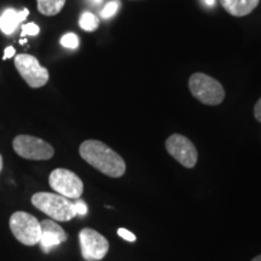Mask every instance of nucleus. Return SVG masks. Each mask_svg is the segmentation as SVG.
<instances>
[{"label": "nucleus", "mask_w": 261, "mask_h": 261, "mask_svg": "<svg viewBox=\"0 0 261 261\" xmlns=\"http://www.w3.org/2000/svg\"><path fill=\"white\" fill-rule=\"evenodd\" d=\"M15 67L29 87L40 89L48 83L50 74L45 67L39 63L37 57L21 54L15 58Z\"/></svg>", "instance_id": "nucleus-6"}, {"label": "nucleus", "mask_w": 261, "mask_h": 261, "mask_svg": "<svg viewBox=\"0 0 261 261\" xmlns=\"http://www.w3.org/2000/svg\"><path fill=\"white\" fill-rule=\"evenodd\" d=\"M3 171V156L0 155V172Z\"/></svg>", "instance_id": "nucleus-24"}, {"label": "nucleus", "mask_w": 261, "mask_h": 261, "mask_svg": "<svg viewBox=\"0 0 261 261\" xmlns=\"http://www.w3.org/2000/svg\"><path fill=\"white\" fill-rule=\"evenodd\" d=\"M74 204H75V211H76V215L84 217V215L87 214L89 208H87L86 203H85L83 200H79V198H77V201L74 202Z\"/></svg>", "instance_id": "nucleus-18"}, {"label": "nucleus", "mask_w": 261, "mask_h": 261, "mask_svg": "<svg viewBox=\"0 0 261 261\" xmlns=\"http://www.w3.org/2000/svg\"><path fill=\"white\" fill-rule=\"evenodd\" d=\"M16 55V50H15V47H12V46H8V47H5V50H4V57H3V60H8V58H11V57H14Z\"/></svg>", "instance_id": "nucleus-21"}, {"label": "nucleus", "mask_w": 261, "mask_h": 261, "mask_svg": "<svg viewBox=\"0 0 261 261\" xmlns=\"http://www.w3.org/2000/svg\"><path fill=\"white\" fill-rule=\"evenodd\" d=\"M252 261H261V255H257L256 257H254Z\"/></svg>", "instance_id": "nucleus-25"}, {"label": "nucleus", "mask_w": 261, "mask_h": 261, "mask_svg": "<svg viewBox=\"0 0 261 261\" xmlns=\"http://www.w3.org/2000/svg\"><path fill=\"white\" fill-rule=\"evenodd\" d=\"M259 3L260 0H220L221 6L234 17H243L252 14Z\"/></svg>", "instance_id": "nucleus-12"}, {"label": "nucleus", "mask_w": 261, "mask_h": 261, "mask_svg": "<svg viewBox=\"0 0 261 261\" xmlns=\"http://www.w3.org/2000/svg\"><path fill=\"white\" fill-rule=\"evenodd\" d=\"M79 37L75 33H67L63 37L61 38V45L65 48H70V50H75L79 46Z\"/></svg>", "instance_id": "nucleus-16"}, {"label": "nucleus", "mask_w": 261, "mask_h": 261, "mask_svg": "<svg viewBox=\"0 0 261 261\" xmlns=\"http://www.w3.org/2000/svg\"><path fill=\"white\" fill-rule=\"evenodd\" d=\"M32 203L56 221H69L76 217L74 202L60 194L37 192L33 195Z\"/></svg>", "instance_id": "nucleus-2"}, {"label": "nucleus", "mask_w": 261, "mask_h": 261, "mask_svg": "<svg viewBox=\"0 0 261 261\" xmlns=\"http://www.w3.org/2000/svg\"><path fill=\"white\" fill-rule=\"evenodd\" d=\"M192 96L205 106H219L225 98V90L219 81L203 73L192 74L189 79Z\"/></svg>", "instance_id": "nucleus-3"}, {"label": "nucleus", "mask_w": 261, "mask_h": 261, "mask_svg": "<svg viewBox=\"0 0 261 261\" xmlns=\"http://www.w3.org/2000/svg\"><path fill=\"white\" fill-rule=\"evenodd\" d=\"M41 234H40V246L45 253H48L52 248L60 246L67 241V233L61 225H58L55 220L45 219L40 223Z\"/></svg>", "instance_id": "nucleus-10"}, {"label": "nucleus", "mask_w": 261, "mask_h": 261, "mask_svg": "<svg viewBox=\"0 0 261 261\" xmlns=\"http://www.w3.org/2000/svg\"><path fill=\"white\" fill-rule=\"evenodd\" d=\"M80 28L85 32H94L99 27V18L90 11H85L79 18Z\"/></svg>", "instance_id": "nucleus-14"}, {"label": "nucleus", "mask_w": 261, "mask_h": 261, "mask_svg": "<svg viewBox=\"0 0 261 261\" xmlns=\"http://www.w3.org/2000/svg\"><path fill=\"white\" fill-rule=\"evenodd\" d=\"M38 10L44 16H56L64 8L65 0H37Z\"/></svg>", "instance_id": "nucleus-13"}, {"label": "nucleus", "mask_w": 261, "mask_h": 261, "mask_svg": "<svg viewBox=\"0 0 261 261\" xmlns=\"http://www.w3.org/2000/svg\"><path fill=\"white\" fill-rule=\"evenodd\" d=\"M89 2L92 4L93 6H99L102 3L104 2V0H89Z\"/></svg>", "instance_id": "nucleus-23"}, {"label": "nucleus", "mask_w": 261, "mask_h": 261, "mask_svg": "<svg viewBox=\"0 0 261 261\" xmlns=\"http://www.w3.org/2000/svg\"><path fill=\"white\" fill-rule=\"evenodd\" d=\"M254 116H255L257 121L261 122V98L256 102L255 107H254Z\"/></svg>", "instance_id": "nucleus-20"}, {"label": "nucleus", "mask_w": 261, "mask_h": 261, "mask_svg": "<svg viewBox=\"0 0 261 261\" xmlns=\"http://www.w3.org/2000/svg\"><path fill=\"white\" fill-rule=\"evenodd\" d=\"M117 234H119L121 238H123L125 241H128V242H135L137 240L135 233H132L128 230H126V228H119V230H117Z\"/></svg>", "instance_id": "nucleus-19"}, {"label": "nucleus", "mask_w": 261, "mask_h": 261, "mask_svg": "<svg viewBox=\"0 0 261 261\" xmlns=\"http://www.w3.org/2000/svg\"><path fill=\"white\" fill-rule=\"evenodd\" d=\"M48 182L52 190L69 200H77L84 192L83 180L69 169L56 168L52 171Z\"/></svg>", "instance_id": "nucleus-7"}, {"label": "nucleus", "mask_w": 261, "mask_h": 261, "mask_svg": "<svg viewBox=\"0 0 261 261\" xmlns=\"http://www.w3.org/2000/svg\"><path fill=\"white\" fill-rule=\"evenodd\" d=\"M19 44H25V39H21V40H19Z\"/></svg>", "instance_id": "nucleus-26"}, {"label": "nucleus", "mask_w": 261, "mask_h": 261, "mask_svg": "<svg viewBox=\"0 0 261 261\" xmlns=\"http://www.w3.org/2000/svg\"><path fill=\"white\" fill-rule=\"evenodd\" d=\"M81 254L86 261L102 260L109 252V242L103 234L90 227H85L79 233Z\"/></svg>", "instance_id": "nucleus-8"}, {"label": "nucleus", "mask_w": 261, "mask_h": 261, "mask_svg": "<svg viewBox=\"0 0 261 261\" xmlns=\"http://www.w3.org/2000/svg\"><path fill=\"white\" fill-rule=\"evenodd\" d=\"M12 148L21 158L32 161H46L54 158L55 149L51 144L38 137L19 135L12 142Z\"/></svg>", "instance_id": "nucleus-5"}, {"label": "nucleus", "mask_w": 261, "mask_h": 261, "mask_svg": "<svg viewBox=\"0 0 261 261\" xmlns=\"http://www.w3.org/2000/svg\"><path fill=\"white\" fill-rule=\"evenodd\" d=\"M79 154L84 161L110 178H121L126 172V162L116 151L94 139L81 143Z\"/></svg>", "instance_id": "nucleus-1"}, {"label": "nucleus", "mask_w": 261, "mask_h": 261, "mask_svg": "<svg viewBox=\"0 0 261 261\" xmlns=\"http://www.w3.org/2000/svg\"><path fill=\"white\" fill-rule=\"evenodd\" d=\"M22 32H21V38H24V37H35V35H38L39 33H40V28H39L38 24L33 23H27V24H22Z\"/></svg>", "instance_id": "nucleus-17"}, {"label": "nucleus", "mask_w": 261, "mask_h": 261, "mask_svg": "<svg viewBox=\"0 0 261 261\" xmlns=\"http://www.w3.org/2000/svg\"><path fill=\"white\" fill-rule=\"evenodd\" d=\"M202 3H203L204 6H207V8H214V5L217 4V0H202Z\"/></svg>", "instance_id": "nucleus-22"}, {"label": "nucleus", "mask_w": 261, "mask_h": 261, "mask_svg": "<svg viewBox=\"0 0 261 261\" xmlns=\"http://www.w3.org/2000/svg\"><path fill=\"white\" fill-rule=\"evenodd\" d=\"M166 150L185 168H194L197 163V149L190 139L182 135H172L166 140Z\"/></svg>", "instance_id": "nucleus-9"}, {"label": "nucleus", "mask_w": 261, "mask_h": 261, "mask_svg": "<svg viewBox=\"0 0 261 261\" xmlns=\"http://www.w3.org/2000/svg\"><path fill=\"white\" fill-rule=\"evenodd\" d=\"M9 226L16 240L24 246H35L40 241V223L27 212H15L10 217Z\"/></svg>", "instance_id": "nucleus-4"}, {"label": "nucleus", "mask_w": 261, "mask_h": 261, "mask_svg": "<svg viewBox=\"0 0 261 261\" xmlns=\"http://www.w3.org/2000/svg\"><path fill=\"white\" fill-rule=\"evenodd\" d=\"M120 6H121L120 0H110V2L107 3V5L102 9V11H100V17L103 19L112 18L113 16H115L117 14Z\"/></svg>", "instance_id": "nucleus-15"}, {"label": "nucleus", "mask_w": 261, "mask_h": 261, "mask_svg": "<svg viewBox=\"0 0 261 261\" xmlns=\"http://www.w3.org/2000/svg\"><path fill=\"white\" fill-rule=\"evenodd\" d=\"M28 9H23L21 11L11 8L4 10L3 14L0 15V31L6 35L14 34L18 25L28 17Z\"/></svg>", "instance_id": "nucleus-11"}]
</instances>
